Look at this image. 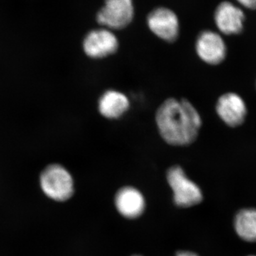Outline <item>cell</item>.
<instances>
[{"label":"cell","instance_id":"obj_16","mask_svg":"<svg viewBox=\"0 0 256 256\" xmlns=\"http://www.w3.org/2000/svg\"></svg>","mask_w":256,"mask_h":256},{"label":"cell","instance_id":"obj_3","mask_svg":"<svg viewBox=\"0 0 256 256\" xmlns=\"http://www.w3.org/2000/svg\"><path fill=\"white\" fill-rule=\"evenodd\" d=\"M166 178L174 192V201L178 206H192L202 202L201 190L186 176L180 166H175L170 168L168 170Z\"/></svg>","mask_w":256,"mask_h":256},{"label":"cell","instance_id":"obj_14","mask_svg":"<svg viewBox=\"0 0 256 256\" xmlns=\"http://www.w3.org/2000/svg\"><path fill=\"white\" fill-rule=\"evenodd\" d=\"M176 256H198L192 252H178Z\"/></svg>","mask_w":256,"mask_h":256},{"label":"cell","instance_id":"obj_6","mask_svg":"<svg viewBox=\"0 0 256 256\" xmlns=\"http://www.w3.org/2000/svg\"><path fill=\"white\" fill-rule=\"evenodd\" d=\"M195 48L202 62L212 66L222 64L227 56V46L216 32L205 30L197 37Z\"/></svg>","mask_w":256,"mask_h":256},{"label":"cell","instance_id":"obj_15","mask_svg":"<svg viewBox=\"0 0 256 256\" xmlns=\"http://www.w3.org/2000/svg\"></svg>","mask_w":256,"mask_h":256},{"label":"cell","instance_id":"obj_2","mask_svg":"<svg viewBox=\"0 0 256 256\" xmlns=\"http://www.w3.org/2000/svg\"><path fill=\"white\" fill-rule=\"evenodd\" d=\"M40 184L44 193L55 201H66L73 195V178L60 164L46 166L40 176Z\"/></svg>","mask_w":256,"mask_h":256},{"label":"cell","instance_id":"obj_9","mask_svg":"<svg viewBox=\"0 0 256 256\" xmlns=\"http://www.w3.org/2000/svg\"><path fill=\"white\" fill-rule=\"evenodd\" d=\"M216 26L225 35H237L244 30L245 14L242 9L229 2L218 5L214 13Z\"/></svg>","mask_w":256,"mask_h":256},{"label":"cell","instance_id":"obj_11","mask_svg":"<svg viewBox=\"0 0 256 256\" xmlns=\"http://www.w3.org/2000/svg\"><path fill=\"white\" fill-rule=\"evenodd\" d=\"M129 108V99L118 90H107L98 100L99 112L106 118H119L127 112Z\"/></svg>","mask_w":256,"mask_h":256},{"label":"cell","instance_id":"obj_1","mask_svg":"<svg viewBox=\"0 0 256 256\" xmlns=\"http://www.w3.org/2000/svg\"><path fill=\"white\" fill-rule=\"evenodd\" d=\"M156 124L165 142L171 146H186L196 140L202 119L190 101L169 98L156 111Z\"/></svg>","mask_w":256,"mask_h":256},{"label":"cell","instance_id":"obj_4","mask_svg":"<svg viewBox=\"0 0 256 256\" xmlns=\"http://www.w3.org/2000/svg\"><path fill=\"white\" fill-rule=\"evenodd\" d=\"M134 13L132 0H105L97 21L108 30H122L132 21Z\"/></svg>","mask_w":256,"mask_h":256},{"label":"cell","instance_id":"obj_13","mask_svg":"<svg viewBox=\"0 0 256 256\" xmlns=\"http://www.w3.org/2000/svg\"><path fill=\"white\" fill-rule=\"evenodd\" d=\"M242 6L250 10H256V0H237Z\"/></svg>","mask_w":256,"mask_h":256},{"label":"cell","instance_id":"obj_12","mask_svg":"<svg viewBox=\"0 0 256 256\" xmlns=\"http://www.w3.org/2000/svg\"><path fill=\"white\" fill-rule=\"evenodd\" d=\"M234 226L238 236L248 242H256V210H240L234 220Z\"/></svg>","mask_w":256,"mask_h":256},{"label":"cell","instance_id":"obj_8","mask_svg":"<svg viewBox=\"0 0 256 256\" xmlns=\"http://www.w3.org/2000/svg\"><path fill=\"white\" fill-rule=\"evenodd\" d=\"M148 25L154 34L168 42L176 41L180 34V22L172 10L158 8L148 16Z\"/></svg>","mask_w":256,"mask_h":256},{"label":"cell","instance_id":"obj_10","mask_svg":"<svg viewBox=\"0 0 256 256\" xmlns=\"http://www.w3.org/2000/svg\"><path fill=\"white\" fill-rule=\"evenodd\" d=\"M114 201L119 213L129 218H137L142 214L146 205L142 194L130 186L120 190Z\"/></svg>","mask_w":256,"mask_h":256},{"label":"cell","instance_id":"obj_5","mask_svg":"<svg viewBox=\"0 0 256 256\" xmlns=\"http://www.w3.org/2000/svg\"><path fill=\"white\" fill-rule=\"evenodd\" d=\"M216 111L224 124L230 128H237L244 124L248 114L245 100L236 92H227L218 98Z\"/></svg>","mask_w":256,"mask_h":256},{"label":"cell","instance_id":"obj_7","mask_svg":"<svg viewBox=\"0 0 256 256\" xmlns=\"http://www.w3.org/2000/svg\"><path fill=\"white\" fill-rule=\"evenodd\" d=\"M119 42L108 28L92 30L87 34L82 43L84 52L92 58H102L117 52Z\"/></svg>","mask_w":256,"mask_h":256}]
</instances>
